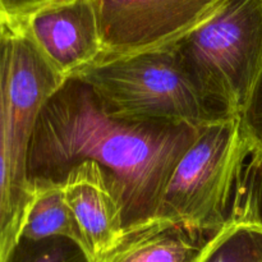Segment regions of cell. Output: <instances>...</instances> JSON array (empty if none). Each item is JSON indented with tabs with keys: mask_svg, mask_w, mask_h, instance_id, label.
Listing matches in <instances>:
<instances>
[{
	"mask_svg": "<svg viewBox=\"0 0 262 262\" xmlns=\"http://www.w3.org/2000/svg\"><path fill=\"white\" fill-rule=\"evenodd\" d=\"M201 128L107 112L91 87L69 78L46 101L27 155V181L64 183L74 166L99 164L119 200L124 229L156 216L164 191Z\"/></svg>",
	"mask_w": 262,
	"mask_h": 262,
	"instance_id": "6da1fadb",
	"label": "cell"
},
{
	"mask_svg": "<svg viewBox=\"0 0 262 262\" xmlns=\"http://www.w3.org/2000/svg\"><path fill=\"white\" fill-rule=\"evenodd\" d=\"M170 50L207 100L241 118L262 69V0H223Z\"/></svg>",
	"mask_w": 262,
	"mask_h": 262,
	"instance_id": "7a4b0ae2",
	"label": "cell"
},
{
	"mask_svg": "<svg viewBox=\"0 0 262 262\" xmlns=\"http://www.w3.org/2000/svg\"><path fill=\"white\" fill-rule=\"evenodd\" d=\"M76 78L89 84L105 109L120 118L194 128L233 118L200 92L170 46L101 58Z\"/></svg>",
	"mask_w": 262,
	"mask_h": 262,
	"instance_id": "3957f363",
	"label": "cell"
},
{
	"mask_svg": "<svg viewBox=\"0 0 262 262\" xmlns=\"http://www.w3.org/2000/svg\"><path fill=\"white\" fill-rule=\"evenodd\" d=\"M250 156L239 117L200 129L177 164L155 217L215 234L228 222L233 189Z\"/></svg>",
	"mask_w": 262,
	"mask_h": 262,
	"instance_id": "277c9868",
	"label": "cell"
},
{
	"mask_svg": "<svg viewBox=\"0 0 262 262\" xmlns=\"http://www.w3.org/2000/svg\"><path fill=\"white\" fill-rule=\"evenodd\" d=\"M8 26L10 58L5 132L15 202L25 220L32 199V189L27 181V155L31 138L43 105L60 89L66 79L48 63L22 23Z\"/></svg>",
	"mask_w": 262,
	"mask_h": 262,
	"instance_id": "5b68a950",
	"label": "cell"
},
{
	"mask_svg": "<svg viewBox=\"0 0 262 262\" xmlns=\"http://www.w3.org/2000/svg\"><path fill=\"white\" fill-rule=\"evenodd\" d=\"M102 58L166 49L193 30L223 0H94Z\"/></svg>",
	"mask_w": 262,
	"mask_h": 262,
	"instance_id": "8992f818",
	"label": "cell"
},
{
	"mask_svg": "<svg viewBox=\"0 0 262 262\" xmlns=\"http://www.w3.org/2000/svg\"><path fill=\"white\" fill-rule=\"evenodd\" d=\"M22 25L48 63L66 81L102 58L94 0H59Z\"/></svg>",
	"mask_w": 262,
	"mask_h": 262,
	"instance_id": "52a82bcc",
	"label": "cell"
},
{
	"mask_svg": "<svg viewBox=\"0 0 262 262\" xmlns=\"http://www.w3.org/2000/svg\"><path fill=\"white\" fill-rule=\"evenodd\" d=\"M64 192L92 262H101L124 234L119 200L101 166L84 161L64 181Z\"/></svg>",
	"mask_w": 262,
	"mask_h": 262,
	"instance_id": "ba28073f",
	"label": "cell"
},
{
	"mask_svg": "<svg viewBox=\"0 0 262 262\" xmlns=\"http://www.w3.org/2000/svg\"><path fill=\"white\" fill-rule=\"evenodd\" d=\"M212 235L152 217L125 230L101 262H201Z\"/></svg>",
	"mask_w": 262,
	"mask_h": 262,
	"instance_id": "9c48e42d",
	"label": "cell"
},
{
	"mask_svg": "<svg viewBox=\"0 0 262 262\" xmlns=\"http://www.w3.org/2000/svg\"><path fill=\"white\" fill-rule=\"evenodd\" d=\"M261 169H258L243 197L241 187L235 206L228 222L212 235L201 262H262V217L258 215L261 193Z\"/></svg>",
	"mask_w": 262,
	"mask_h": 262,
	"instance_id": "30bf717a",
	"label": "cell"
},
{
	"mask_svg": "<svg viewBox=\"0 0 262 262\" xmlns=\"http://www.w3.org/2000/svg\"><path fill=\"white\" fill-rule=\"evenodd\" d=\"M19 237L35 241L66 237L86 250L81 228L66 200L64 183L36 182L32 184V199Z\"/></svg>",
	"mask_w": 262,
	"mask_h": 262,
	"instance_id": "8fae6325",
	"label": "cell"
},
{
	"mask_svg": "<svg viewBox=\"0 0 262 262\" xmlns=\"http://www.w3.org/2000/svg\"><path fill=\"white\" fill-rule=\"evenodd\" d=\"M9 58V26L0 23V262H3L18 241L23 224V216L15 202L12 165L5 132Z\"/></svg>",
	"mask_w": 262,
	"mask_h": 262,
	"instance_id": "7c38bea8",
	"label": "cell"
},
{
	"mask_svg": "<svg viewBox=\"0 0 262 262\" xmlns=\"http://www.w3.org/2000/svg\"><path fill=\"white\" fill-rule=\"evenodd\" d=\"M3 262H92L82 246L66 237L28 239L19 237Z\"/></svg>",
	"mask_w": 262,
	"mask_h": 262,
	"instance_id": "4fadbf2b",
	"label": "cell"
},
{
	"mask_svg": "<svg viewBox=\"0 0 262 262\" xmlns=\"http://www.w3.org/2000/svg\"><path fill=\"white\" fill-rule=\"evenodd\" d=\"M241 124L251 160L262 165V69L245 112L241 115Z\"/></svg>",
	"mask_w": 262,
	"mask_h": 262,
	"instance_id": "5bb4252c",
	"label": "cell"
},
{
	"mask_svg": "<svg viewBox=\"0 0 262 262\" xmlns=\"http://www.w3.org/2000/svg\"><path fill=\"white\" fill-rule=\"evenodd\" d=\"M59 0H0V23L20 25L31 15Z\"/></svg>",
	"mask_w": 262,
	"mask_h": 262,
	"instance_id": "9a60e30c",
	"label": "cell"
}]
</instances>
